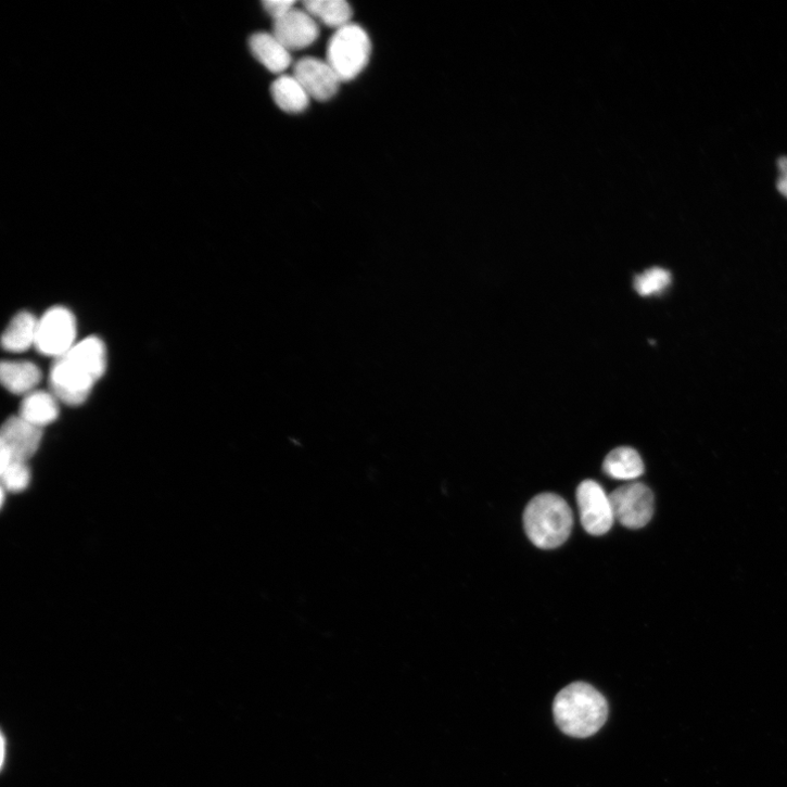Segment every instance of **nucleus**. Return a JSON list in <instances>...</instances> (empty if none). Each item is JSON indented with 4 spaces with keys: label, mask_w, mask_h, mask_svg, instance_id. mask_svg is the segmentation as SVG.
Segmentation results:
<instances>
[{
    "label": "nucleus",
    "mask_w": 787,
    "mask_h": 787,
    "mask_svg": "<svg viewBox=\"0 0 787 787\" xmlns=\"http://www.w3.org/2000/svg\"><path fill=\"white\" fill-rule=\"evenodd\" d=\"M42 436L43 429L21 416L10 418L0 433V469L12 462H27L39 449Z\"/></svg>",
    "instance_id": "nucleus-7"
},
{
    "label": "nucleus",
    "mask_w": 787,
    "mask_h": 787,
    "mask_svg": "<svg viewBox=\"0 0 787 787\" xmlns=\"http://www.w3.org/2000/svg\"><path fill=\"white\" fill-rule=\"evenodd\" d=\"M371 41L358 25L350 24L337 30L328 47V60L341 81L355 79L368 65Z\"/></svg>",
    "instance_id": "nucleus-4"
},
{
    "label": "nucleus",
    "mask_w": 787,
    "mask_h": 787,
    "mask_svg": "<svg viewBox=\"0 0 787 787\" xmlns=\"http://www.w3.org/2000/svg\"><path fill=\"white\" fill-rule=\"evenodd\" d=\"M3 490L10 493H21L28 488L31 481V472L27 462H12L4 469H0Z\"/></svg>",
    "instance_id": "nucleus-19"
},
{
    "label": "nucleus",
    "mask_w": 787,
    "mask_h": 787,
    "mask_svg": "<svg viewBox=\"0 0 787 787\" xmlns=\"http://www.w3.org/2000/svg\"><path fill=\"white\" fill-rule=\"evenodd\" d=\"M272 35L291 52L310 47L320 37L317 23L304 10H292L274 22Z\"/></svg>",
    "instance_id": "nucleus-10"
},
{
    "label": "nucleus",
    "mask_w": 787,
    "mask_h": 787,
    "mask_svg": "<svg viewBox=\"0 0 787 787\" xmlns=\"http://www.w3.org/2000/svg\"><path fill=\"white\" fill-rule=\"evenodd\" d=\"M779 178L777 181V190L787 199V157H782L778 162Z\"/></svg>",
    "instance_id": "nucleus-21"
},
{
    "label": "nucleus",
    "mask_w": 787,
    "mask_h": 787,
    "mask_svg": "<svg viewBox=\"0 0 787 787\" xmlns=\"http://www.w3.org/2000/svg\"><path fill=\"white\" fill-rule=\"evenodd\" d=\"M59 414V399L53 393L35 391L25 396L20 416L29 423L43 429L54 422Z\"/></svg>",
    "instance_id": "nucleus-14"
},
{
    "label": "nucleus",
    "mask_w": 787,
    "mask_h": 787,
    "mask_svg": "<svg viewBox=\"0 0 787 787\" xmlns=\"http://www.w3.org/2000/svg\"><path fill=\"white\" fill-rule=\"evenodd\" d=\"M0 379L11 393L28 395L35 392L42 373L38 366L29 361H5L0 368Z\"/></svg>",
    "instance_id": "nucleus-13"
},
{
    "label": "nucleus",
    "mask_w": 787,
    "mask_h": 787,
    "mask_svg": "<svg viewBox=\"0 0 787 787\" xmlns=\"http://www.w3.org/2000/svg\"><path fill=\"white\" fill-rule=\"evenodd\" d=\"M670 271L655 267L635 278V289L643 296H649L664 291L671 283Z\"/></svg>",
    "instance_id": "nucleus-18"
},
{
    "label": "nucleus",
    "mask_w": 787,
    "mask_h": 787,
    "mask_svg": "<svg viewBox=\"0 0 787 787\" xmlns=\"http://www.w3.org/2000/svg\"><path fill=\"white\" fill-rule=\"evenodd\" d=\"M9 738L7 737V734L2 733V770L4 771L7 769V762L9 761L8 754L10 752V745H9Z\"/></svg>",
    "instance_id": "nucleus-22"
},
{
    "label": "nucleus",
    "mask_w": 787,
    "mask_h": 787,
    "mask_svg": "<svg viewBox=\"0 0 787 787\" xmlns=\"http://www.w3.org/2000/svg\"><path fill=\"white\" fill-rule=\"evenodd\" d=\"M572 526L571 508L557 495H540L525 509V532L530 541L541 549H555L563 545Z\"/></svg>",
    "instance_id": "nucleus-3"
},
{
    "label": "nucleus",
    "mask_w": 787,
    "mask_h": 787,
    "mask_svg": "<svg viewBox=\"0 0 787 787\" xmlns=\"http://www.w3.org/2000/svg\"><path fill=\"white\" fill-rule=\"evenodd\" d=\"M576 503L583 529L593 536L610 531L614 516L610 497L594 481H584L576 491Z\"/></svg>",
    "instance_id": "nucleus-8"
},
{
    "label": "nucleus",
    "mask_w": 787,
    "mask_h": 787,
    "mask_svg": "<svg viewBox=\"0 0 787 787\" xmlns=\"http://www.w3.org/2000/svg\"><path fill=\"white\" fill-rule=\"evenodd\" d=\"M76 335L74 314L66 307L55 306L39 320L35 347L42 355L58 359L77 344Z\"/></svg>",
    "instance_id": "nucleus-5"
},
{
    "label": "nucleus",
    "mask_w": 787,
    "mask_h": 787,
    "mask_svg": "<svg viewBox=\"0 0 787 787\" xmlns=\"http://www.w3.org/2000/svg\"><path fill=\"white\" fill-rule=\"evenodd\" d=\"M614 520L632 530L649 524L655 515V496L642 483H632L617 488L609 495Z\"/></svg>",
    "instance_id": "nucleus-6"
},
{
    "label": "nucleus",
    "mask_w": 787,
    "mask_h": 787,
    "mask_svg": "<svg viewBox=\"0 0 787 787\" xmlns=\"http://www.w3.org/2000/svg\"><path fill=\"white\" fill-rule=\"evenodd\" d=\"M263 7L275 22L294 10L295 2H292V0H268V2L263 3Z\"/></svg>",
    "instance_id": "nucleus-20"
},
{
    "label": "nucleus",
    "mask_w": 787,
    "mask_h": 787,
    "mask_svg": "<svg viewBox=\"0 0 787 787\" xmlns=\"http://www.w3.org/2000/svg\"><path fill=\"white\" fill-rule=\"evenodd\" d=\"M106 369V348L94 337L77 343L66 355L55 359L50 385L56 398L78 406L89 397L94 384Z\"/></svg>",
    "instance_id": "nucleus-1"
},
{
    "label": "nucleus",
    "mask_w": 787,
    "mask_h": 787,
    "mask_svg": "<svg viewBox=\"0 0 787 787\" xmlns=\"http://www.w3.org/2000/svg\"><path fill=\"white\" fill-rule=\"evenodd\" d=\"M271 96L276 104L287 113H301L309 103V96L292 75H283L271 86Z\"/></svg>",
    "instance_id": "nucleus-17"
},
{
    "label": "nucleus",
    "mask_w": 787,
    "mask_h": 787,
    "mask_svg": "<svg viewBox=\"0 0 787 787\" xmlns=\"http://www.w3.org/2000/svg\"><path fill=\"white\" fill-rule=\"evenodd\" d=\"M39 320L29 312L16 315L3 334V346L11 353H23L36 346Z\"/></svg>",
    "instance_id": "nucleus-15"
},
{
    "label": "nucleus",
    "mask_w": 787,
    "mask_h": 787,
    "mask_svg": "<svg viewBox=\"0 0 787 787\" xmlns=\"http://www.w3.org/2000/svg\"><path fill=\"white\" fill-rule=\"evenodd\" d=\"M606 475L617 481H636L645 472V464L639 453L630 447L611 450L602 465Z\"/></svg>",
    "instance_id": "nucleus-12"
},
{
    "label": "nucleus",
    "mask_w": 787,
    "mask_h": 787,
    "mask_svg": "<svg viewBox=\"0 0 787 787\" xmlns=\"http://www.w3.org/2000/svg\"><path fill=\"white\" fill-rule=\"evenodd\" d=\"M554 716L566 735L586 738L595 735L606 723L608 703L593 686L573 683L555 698Z\"/></svg>",
    "instance_id": "nucleus-2"
},
{
    "label": "nucleus",
    "mask_w": 787,
    "mask_h": 787,
    "mask_svg": "<svg viewBox=\"0 0 787 787\" xmlns=\"http://www.w3.org/2000/svg\"><path fill=\"white\" fill-rule=\"evenodd\" d=\"M249 46L254 58L271 73H283L291 65L290 51L272 34H255Z\"/></svg>",
    "instance_id": "nucleus-11"
},
{
    "label": "nucleus",
    "mask_w": 787,
    "mask_h": 787,
    "mask_svg": "<svg viewBox=\"0 0 787 787\" xmlns=\"http://www.w3.org/2000/svg\"><path fill=\"white\" fill-rule=\"evenodd\" d=\"M293 76L309 98L319 101H328L335 97L342 82L327 61L314 58H304L296 62Z\"/></svg>",
    "instance_id": "nucleus-9"
},
{
    "label": "nucleus",
    "mask_w": 787,
    "mask_h": 787,
    "mask_svg": "<svg viewBox=\"0 0 787 787\" xmlns=\"http://www.w3.org/2000/svg\"><path fill=\"white\" fill-rule=\"evenodd\" d=\"M304 11L315 21H319L337 30L352 24L353 10L344 0H307Z\"/></svg>",
    "instance_id": "nucleus-16"
}]
</instances>
